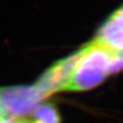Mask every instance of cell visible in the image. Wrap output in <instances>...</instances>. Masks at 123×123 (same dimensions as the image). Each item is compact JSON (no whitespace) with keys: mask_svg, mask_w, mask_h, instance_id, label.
Instances as JSON below:
<instances>
[{"mask_svg":"<svg viewBox=\"0 0 123 123\" xmlns=\"http://www.w3.org/2000/svg\"><path fill=\"white\" fill-rule=\"evenodd\" d=\"M15 123H31V122H28V121H15Z\"/></svg>","mask_w":123,"mask_h":123,"instance_id":"30bf717a","label":"cell"},{"mask_svg":"<svg viewBox=\"0 0 123 123\" xmlns=\"http://www.w3.org/2000/svg\"><path fill=\"white\" fill-rule=\"evenodd\" d=\"M44 98L35 85L1 87L0 111L8 119L27 116L34 112Z\"/></svg>","mask_w":123,"mask_h":123,"instance_id":"7a4b0ae2","label":"cell"},{"mask_svg":"<svg viewBox=\"0 0 123 123\" xmlns=\"http://www.w3.org/2000/svg\"><path fill=\"white\" fill-rule=\"evenodd\" d=\"M123 30V6L110 15L101 26L97 34L96 40L103 43L109 37Z\"/></svg>","mask_w":123,"mask_h":123,"instance_id":"277c9868","label":"cell"},{"mask_svg":"<svg viewBox=\"0 0 123 123\" xmlns=\"http://www.w3.org/2000/svg\"><path fill=\"white\" fill-rule=\"evenodd\" d=\"M33 116V123H61L57 110L50 104H40L34 110Z\"/></svg>","mask_w":123,"mask_h":123,"instance_id":"5b68a950","label":"cell"},{"mask_svg":"<svg viewBox=\"0 0 123 123\" xmlns=\"http://www.w3.org/2000/svg\"><path fill=\"white\" fill-rule=\"evenodd\" d=\"M4 119H5V117H4V115H3V114L1 113V111H0V123H2Z\"/></svg>","mask_w":123,"mask_h":123,"instance_id":"9c48e42d","label":"cell"},{"mask_svg":"<svg viewBox=\"0 0 123 123\" xmlns=\"http://www.w3.org/2000/svg\"><path fill=\"white\" fill-rule=\"evenodd\" d=\"M100 43V42H99ZM112 51L119 52L123 50V30L111 35L104 42L101 43Z\"/></svg>","mask_w":123,"mask_h":123,"instance_id":"8992f818","label":"cell"},{"mask_svg":"<svg viewBox=\"0 0 123 123\" xmlns=\"http://www.w3.org/2000/svg\"><path fill=\"white\" fill-rule=\"evenodd\" d=\"M114 51L95 40L81 49L67 91L94 88L110 74V62Z\"/></svg>","mask_w":123,"mask_h":123,"instance_id":"6da1fadb","label":"cell"},{"mask_svg":"<svg viewBox=\"0 0 123 123\" xmlns=\"http://www.w3.org/2000/svg\"><path fill=\"white\" fill-rule=\"evenodd\" d=\"M2 123H15V121L12 119H8V118H5V119L3 121Z\"/></svg>","mask_w":123,"mask_h":123,"instance_id":"ba28073f","label":"cell"},{"mask_svg":"<svg viewBox=\"0 0 123 123\" xmlns=\"http://www.w3.org/2000/svg\"><path fill=\"white\" fill-rule=\"evenodd\" d=\"M117 53H119L121 56H123V50H122V51H119V52H117Z\"/></svg>","mask_w":123,"mask_h":123,"instance_id":"8fae6325","label":"cell"},{"mask_svg":"<svg viewBox=\"0 0 123 123\" xmlns=\"http://www.w3.org/2000/svg\"><path fill=\"white\" fill-rule=\"evenodd\" d=\"M81 49L70 56L56 62L40 76L35 84L44 98L54 92L66 90L78 59Z\"/></svg>","mask_w":123,"mask_h":123,"instance_id":"3957f363","label":"cell"},{"mask_svg":"<svg viewBox=\"0 0 123 123\" xmlns=\"http://www.w3.org/2000/svg\"><path fill=\"white\" fill-rule=\"evenodd\" d=\"M123 69V56L117 52H113L110 62V74H115Z\"/></svg>","mask_w":123,"mask_h":123,"instance_id":"52a82bcc","label":"cell"}]
</instances>
